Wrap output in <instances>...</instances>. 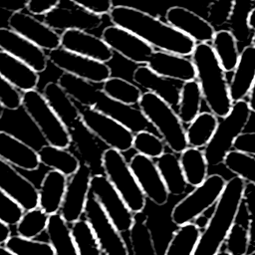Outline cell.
<instances>
[{
    "mask_svg": "<svg viewBox=\"0 0 255 255\" xmlns=\"http://www.w3.org/2000/svg\"><path fill=\"white\" fill-rule=\"evenodd\" d=\"M251 45L255 47V32H254V34H253V36L251 38Z\"/></svg>",
    "mask_w": 255,
    "mask_h": 255,
    "instance_id": "be15d7a7",
    "label": "cell"
},
{
    "mask_svg": "<svg viewBox=\"0 0 255 255\" xmlns=\"http://www.w3.org/2000/svg\"><path fill=\"white\" fill-rule=\"evenodd\" d=\"M235 0H211L207 7V22L213 27H221L232 16Z\"/></svg>",
    "mask_w": 255,
    "mask_h": 255,
    "instance_id": "7dc6e473",
    "label": "cell"
},
{
    "mask_svg": "<svg viewBox=\"0 0 255 255\" xmlns=\"http://www.w3.org/2000/svg\"><path fill=\"white\" fill-rule=\"evenodd\" d=\"M247 255H255V250L252 251V252H250V253H248Z\"/></svg>",
    "mask_w": 255,
    "mask_h": 255,
    "instance_id": "e7e4bbea",
    "label": "cell"
},
{
    "mask_svg": "<svg viewBox=\"0 0 255 255\" xmlns=\"http://www.w3.org/2000/svg\"><path fill=\"white\" fill-rule=\"evenodd\" d=\"M211 47L224 72H233L240 55L238 42L233 33L228 29L215 31Z\"/></svg>",
    "mask_w": 255,
    "mask_h": 255,
    "instance_id": "836d02e7",
    "label": "cell"
},
{
    "mask_svg": "<svg viewBox=\"0 0 255 255\" xmlns=\"http://www.w3.org/2000/svg\"><path fill=\"white\" fill-rule=\"evenodd\" d=\"M37 153L40 163L63 173L67 177L73 175L81 164L80 160L67 148L45 144Z\"/></svg>",
    "mask_w": 255,
    "mask_h": 255,
    "instance_id": "d6a6232c",
    "label": "cell"
},
{
    "mask_svg": "<svg viewBox=\"0 0 255 255\" xmlns=\"http://www.w3.org/2000/svg\"><path fill=\"white\" fill-rule=\"evenodd\" d=\"M251 116L248 102L241 100L233 103L231 111L222 118L216 127L213 136L204 147V155L208 166L223 163L225 155L232 150L233 143L247 126Z\"/></svg>",
    "mask_w": 255,
    "mask_h": 255,
    "instance_id": "8992f818",
    "label": "cell"
},
{
    "mask_svg": "<svg viewBox=\"0 0 255 255\" xmlns=\"http://www.w3.org/2000/svg\"><path fill=\"white\" fill-rule=\"evenodd\" d=\"M165 20L170 26L191 38L195 43L211 42L215 29L193 11L181 7L172 6L165 13Z\"/></svg>",
    "mask_w": 255,
    "mask_h": 255,
    "instance_id": "7402d4cb",
    "label": "cell"
},
{
    "mask_svg": "<svg viewBox=\"0 0 255 255\" xmlns=\"http://www.w3.org/2000/svg\"><path fill=\"white\" fill-rule=\"evenodd\" d=\"M255 80V47L247 45L240 52L238 63L233 71L229 94L233 103L245 100Z\"/></svg>",
    "mask_w": 255,
    "mask_h": 255,
    "instance_id": "484cf974",
    "label": "cell"
},
{
    "mask_svg": "<svg viewBox=\"0 0 255 255\" xmlns=\"http://www.w3.org/2000/svg\"><path fill=\"white\" fill-rule=\"evenodd\" d=\"M4 111H5V109H4V107L0 104V121H1V119H2V117H3V114H4Z\"/></svg>",
    "mask_w": 255,
    "mask_h": 255,
    "instance_id": "94428289",
    "label": "cell"
},
{
    "mask_svg": "<svg viewBox=\"0 0 255 255\" xmlns=\"http://www.w3.org/2000/svg\"><path fill=\"white\" fill-rule=\"evenodd\" d=\"M84 215L105 255H128V246L121 233L95 196L90 192L85 205Z\"/></svg>",
    "mask_w": 255,
    "mask_h": 255,
    "instance_id": "8fae6325",
    "label": "cell"
},
{
    "mask_svg": "<svg viewBox=\"0 0 255 255\" xmlns=\"http://www.w3.org/2000/svg\"><path fill=\"white\" fill-rule=\"evenodd\" d=\"M0 189L24 211L38 207V189L10 163L0 158Z\"/></svg>",
    "mask_w": 255,
    "mask_h": 255,
    "instance_id": "ffe728a7",
    "label": "cell"
},
{
    "mask_svg": "<svg viewBox=\"0 0 255 255\" xmlns=\"http://www.w3.org/2000/svg\"><path fill=\"white\" fill-rule=\"evenodd\" d=\"M128 164L145 198L158 206L164 205L169 193L153 159L135 153Z\"/></svg>",
    "mask_w": 255,
    "mask_h": 255,
    "instance_id": "ac0fdd59",
    "label": "cell"
},
{
    "mask_svg": "<svg viewBox=\"0 0 255 255\" xmlns=\"http://www.w3.org/2000/svg\"><path fill=\"white\" fill-rule=\"evenodd\" d=\"M202 100V93L196 80L181 85L176 114L182 124L189 125L199 115Z\"/></svg>",
    "mask_w": 255,
    "mask_h": 255,
    "instance_id": "8d00e7d4",
    "label": "cell"
},
{
    "mask_svg": "<svg viewBox=\"0 0 255 255\" xmlns=\"http://www.w3.org/2000/svg\"><path fill=\"white\" fill-rule=\"evenodd\" d=\"M252 0H235L232 16L229 20V30L233 33L237 42H246L251 31L247 26V18L252 10Z\"/></svg>",
    "mask_w": 255,
    "mask_h": 255,
    "instance_id": "f6af8a7d",
    "label": "cell"
},
{
    "mask_svg": "<svg viewBox=\"0 0 255 255\" xmlns=\"http://www.w3.org/2000/svg\"><path fill=\"white\" fill-rule=\"evenodd\" d=\"M210 217H211V215H206V212H204V213L200 214L199 216H197L192 222H193L200 230H203V229L207 226V224H208V222H209V220H210Z\"/></svg>",
    "mask_w": 255,
    "mask_h": 255,
    "instance_id": "9f6ffc18",
    "label": "cell"
},
{
    "mask_svg": "<svg viewBox=\"0 0 255 255\" xmlns=\"http://www.w3.org/2000/svg\"><path fill=\"white\" fill-rule=\"evenodd\" d=\"M179 162L187 184L196 187L206 179L208 163L200 148L188 146L180 153Z\"/></svg>",
    "mask_w": 255,
    "mask_h": 255,
    "instance_id": "e575fe53",
    "label": "cell"
},
{
    "mask_svg": "<svg viewBox=\"0 0 255 255\" xmlns=\"http://www.w3.org/2000/svg\"><path fill=\"white\" fill-rule=\"evenodd\" d=\"M146 66L154 73L182 83L196 80V71L191 59L164 51H154Z\"/></svg>",
    "mask_w": 255,
    "mask_h": 255,
    "instance_id": "603a6c76",
    "label": "cell"
},
{
    "mask_svg": "<svg viewBox=\"0 0 255 255\" xmlns=\"http://www.w3.org/2000/svg\"><path fill=\"white\" fill-rule=\"evenodd\" d=\"M90 193L98 200L108 217L120 233L128 232L134 220V214L104 174L91 177Z\"/></svg>",
    "mask_w": 255,
    "mask_h": 255,
    "instance_id": "7c38bea8",
    "label": "cell"
},
{
    "mask_svg": "<svg viewBox=\"0 0 255 255\" xmlns=\"http://www.w3.org/2000/svg\"><path fill=\"white\" fill-rule=\"evenodd\" d=\"M202 98L210 112L224 118L233 106L225 72L208 43H197L191 54Z\"/></svg>",
    "mask_w": 255,
    "mask_h": 255,
    "instance_id": "3957f363",
    "label": "cell"
},
{
    "mask_svg": "<svg viewBox=\"0 0 255 255\" xmlns=\"http://www.w3.org/2000/svg\"><path fill=\"white\" fill-rule=\"evenodd\" d=\"M109 16L115 26L133 33L149 46L160 51L187 57L192 54L196 45L191 38L168 23L134 7L113 6Z\"/></svg>",
    "mask_w": 255,
    "mask_h": 255,
    "instance_id": "6da1fadb",
    "label": "cell"
},
{
    "mask_svg": "<svg viewBox=\"0 0 255 255\" xmlns=\"http://www.w3.org/2000/svg\"><path fill=\"white\" fill-rule=\"evenodd\" d=\"M102 90L110 98L128 106L138 104L142 95L136 85L126 79L112 76L103 83Z\"/></svg>",
    "mask_w": 255,
    "mask_h": 255,
    "instance_id": "f35d334b",
    "label": "cell"
},
{
    "mask_svg": "<svg viewBox=\"0 0 255 255\" xmlns=\"http://www.w3.org/2000/svg\"><path fill=\"white\" fill-rule=\"evenodd\" d=\"M252 2H253V3H254V4H255V0H252Z\"/></svg>",
    "mask_w": 255,
    "mask_h": 255,
    "instance_id": "03108f58",
    "label": "cell"
},
{
    "mask_svg": "<svg viewBox=\"0 0 255 255\" xmlns=\"http://www.w3.org/2000/svg\"><path fill=\"white\" fill-rule=\"evenodd\" d=\"M81 121L85 128L110 148L121 152L132 147L133 133L116 120L87 107H78Z\"/></svg>",
    "mask_w": 255,
    "mask_h": 255,
    "instance_id": "30bf717a",
    "label": "cell"
},
{
    "mask_svg": "<svg viewBox=\"0 0 255 255\" xmlns=\"http://www.w3.org/2000/svg\"><path fill=\"white\" fill-rule=\"evenodd\" d=\"M0 104L4 109L15 111L22 107V94L0 75Z\"/></svg>",
    "mask_w": 255,
    "mask_h": 255,
    "instance_id": "f907efd6",
    "label": "cell"
},
{
    "mask_svg": "<svg viewBox=\"0 0 255 255\" xmlns=\"http://www.w3.org/2000/svg\"><path fill=\"white\" fill-rule=\"evenodd\" d=\"M101 163L105 175L122 196L128 209L133 214L142 212L146 198L123 152L109 147L102 153Z\"/></svg>",
    "mask_w": 255,
    "mask_h": 255,
    "instance_id": "52a82bcc",
    "label": "cell"
},
{
    "mask_svg": "<svg viewBox=\"0 0 255 255\" xmlns=\"http://www.w3.org/2000/svg\"><path fill=\"white\" fill-rule=\"evenodd\" d=\"M79 6L97 15L109 14L113 8V0H71Z\"/></svg>",
    "mask_w": 255,
    "mask_h": 255,
    "instance_id": "816d5d0a",
    "label": "cell"
},
{
    "mask_svg": "<svg viewBox=\"0 0 255 255\" xmlns=\"http://www.w3.org/2000/svg\"><path fill=\"white\" fill-rule=\"evenodd\" d=\"M245 184L238 176L226 181L207 226L201 230L193 255H216L220 251L241 203Z\"/></svg>",
    "mask_w": 255,
    "mask_h": 255,
    "instance_id": "277c9868",
    "label": "cell"
},
{
    "mask_svg": "<svg viewBox=\"0 0 255 255\" xmlns=\"http://www.w3.org/2000/svg\"><path fill=\"white\" fill-rule=\"evenodd\" d=\"M138 109L158 131L161 139L174 153L188 147L185 128L174 109L152 93L144 92L138 101Z\"/></svg>",
    "mask_w": 255,
    "mask_h": 255,
    "instance_id": "5b68a950",
    "label": "cell"
},
{
    "mask_svg": "<svg viewBox=\"0 0 255 255\" xmlns=\"http://www.w3.org/2000/svg\"><path fill=\"white\" fill-rule=\"evenodd\" d=\"M4 246L13 255H55L49 242L27 239L19 235L10 236Z\"/></svg>",
    "mask_w": 255,
    "mask_h": 255,
    "instance_id": "ee69618b",
    "label": "cell"
},
{
    "mask_svg": "<svg viewBox=\"0 0 255 255\" xmlns=\"http://www.w3.org/2000/svg\"><path fill=\"white\" fill-rule=\"evenodd\" d=\"M46 232L55 255H78L71 228L60 212L49 215Z\"/></svg>",
    "mask_w": 255,
    "mask_h": 255,
    "instance_id": "f546056e",
    "label": "cell"
},
{
    "mask_svg": "<svg viewBox=\"0 0 255 255\" xmlns=\"http://www.w3.org/2000/svg\"><path fill=\"white\" fill-rule=\"evenodd\" d=\"M48 219L49 215L40 207L24 211L16 224L17 235L27 239H35L46 231Z\"/></svg>",
    "mask_w": 255,
    "mask_h": 255,
    "instance_id": "60d3db41",
    "label": "cell"
},
{
    "mask_svg": "<svg viewBox=\"0 0 255 255\" xmlns=\"http://www.w3.org/2000/svg\"><path fill=\"white\" fill-rule=\"evenodd\" d=\"M24 209L0 189V220L9 226L16 225Z\"/></svg>",
    "mask_w": 255,
    "mask_h": 255,
    "instance_id": "c3c4849f",
    "label": "cell"
},
{
    "mask_svg": "<svg viewBox=\"0 0 255 255\" xmlns=\"http://www.w3.org/2000/svg\"><path fill=\"white\" fill-rule=\"evenodd\" d=\"M247 26L250 29V31L255 32V6L250 11L248 18H247Z\"/></svg>",
    "mask_w": 255,
    "mask_h": 255,
    "instance_id": "680465c9",
    "label": "cell"
},
{
    "mask_svg": "<svg viewBox=\"0 0 255 255\" xmlns=\"http://www.w3.org/2000/svg\"><path fill=\"white\" fill-rule=\"evenodd\" d=\"M71 231L78 255H103L100 245L86 220L80 219L74 222Z\"/></svg>",
    "mask_w": 255,
    "mask_h": 255,
    "instance_id": "7bdbcfd3",
    "label": "cell"
},
{
    "mask_svg": "<svg viewBox=\"0 0 255 255\" xmlns=\"http://www.w3.org/2000/svg\"><path fill=\"white\" fill-rule=\"evenodd\" d=\"M47 56L48 61L64 73L92 84L104 83L112 76V70L106 63L69 52L61 47L49 51Z\"/></svg>",
    "mask_w": 255,
    "mask_h": 255,
    "instance_id": "4fadbf2b",
    "label": "cell"
},
{
    "mask_svg": "<svg viewBox=\"0 0 255 255\" xmlns=\"http://www.w3.org/2000/svg\"><path fill=\"white\" fill-rule=\"evenodd\" d=\"M248 105H249V108L251 110V112L255 113V80H254V83L252 85V88L249 92V95H248Z\"/></svg>",
    "mask_w": 255,
    "mask_h": 255,
    "instance_id": "6f0895ef",
    "label": "cell"
},
{
    "mask_svg": "<svg viewBox=\"0 0 255 255\" xmlns=\"http://www.w3.org/2000/svg\"><path fill=\"white\" fill-rule=\"evenodd\" d=\"M68 177L57 170H49L38 189V207L48 215L60 211Z\"/></svg>",
    "mask_w": 255,
    "mask_h": 255,
    "instance_id": "f1b7e54d",
    "label": "cell"
},
{
    "mask_svg": "<svg viewBox=\"0 0 255 255\" xmlns=\"http://www.w3.org/2000/svg\"><path fill=\"white\" fill-rule=\"evenodd\" d=\"M218 118L211 112H202L188 125L185 136L188 146L205 147L214 134Z\"/></svg>",
    "mask_w": 255,
    "mask_h": 255,
    "instance_id": "d590c367",
    "label": "cell"
},
{
    "mask_svg": "<svg viewBox=\"0 0 255 255\" xmlns=\"http://www.w3.org/2000/svg\"><path fill=\"white\" fill-rule=\"evenodd\" d=\"M233 148L251 155H255V131L242 132L233 143Z\"/></svg>",
    "mask_w": 255,
    "mask_h": 255,
    "instance_id": "db71d44e",
    "label": "cell"
},
{
    "mask_svg": "<svg viewBox=\"0 0 255 255\" xmlns=\"http://www.w3.org/2000/svg\"><path fill=\"white\" fill-rule=\"evenodd\" d=\"M22 107L48 144L62 148L70 146L72 139L68 129L52 110L43 94L36 90L24 92L22 94Z\"/></svg>",
    "mask_w": 255,
    "mask_h": 255,
    "instance_id": "ba28073f",
    "label": "cell"
},
{
    "mask_svg": "<svg viewBox=\"0 0 255 255\" xmlns=\"http://www.w3.org/2000/svg\"><path fill=\"white\" fill-rule=\"evenodd\" d=\"M60 0H28L26 10L31 15L44 16L57 7Z\"/></svg>",
    "mask_w": 255,
    "mask_h": 255,
    "instance_id": "f5cc1de1",
    "label": "cell"
},
{
    "mask_svg": "<svg viewBox=\"0 0 255 255\" xmlns=\"http://www.w3.org/2000/svg\"><path fill=\"white\" fill-rule=\"evenodd\" d=\"M132 80L135 84L145 89L147 92L154 94L172 109L177 108L180 95V87L174 80L162 77L146 65L138 66L133 74Z\"/></svg>",
    "mask_w": 255,
    "mask_h": 255,
    "instance_id": "cb8c5ba5",
    "label": "cell"
},
{
    "mask_svg": "<svg viewBox=\"0 0 255 255\" xmlns=\"http://www.w3.org/2000/svg\"><path fill=\"white\" fill-rule=\"evenodd\" d=\"M201 230L189 222L178 226L169 240L164 255H193Z\"/></svg>",
    "mask_w": 255,
    "mask_h": 255,
    "instance_id": "74e56055",
    "label": "cell"
},
{
    "mask_svg": "<svg viewBox=\"0 0 255 255\" xmlns=\"http://www.w3.org/2000/svg\"><path fill=\"white\" fill-rule=\"evenodd\" d=\"M216 255H231L229 252H227L226 250H224V251H219Z\"/></svg>",
    "mask_w": 255,
    "mask_h": 255,
    "instance_id": "6125c7cd",
    "label": "cell"
},
{
    "mask_svg": "<svg viewBox=\"0 0 255 255\" xmlns=\"http://www.w3.org/2000/svg\"><path fill=\"white\" fill-rule=\"evenodd\" d=\"M43 96L69 132L83 124L78 106L57 83L49 82L44 87Z\"/></svg>",
    "mask_w": 255,
    "mask_h": 255,
    "instance_id": "4316f807",
    "label": "cell"
},
{
    "mask_svg": "<svg viewBox=\"0 0 255 255\" xmlns=\"http://www.w3.org/2000/svg\"><path fill=\"white\" fill-rule=\"evenodd\" d=\"M242 202L244 203L249 219V250L248 253L255 250V185L246 183Z\"/></svg>",
    "mask_w": 255,
    "mask_h": 255,
    "instance_id": "681fc988",
    "label": "cell"
},
{
    "mask_svg": "<svg viewBox=\"0 0 255 255\" xmlns=\"http://www.w3.org/2000/svg\"><path fill=\"white\" fill-rule=\"evenodd\" d=\"M0 51L24 62L37 73L47 68L48 56L45 51L10 28H0Z\"/></svg>",
    "mask_w": 255,
    "mask_h": 255,
    "instance_id": "d6986e66",
    "label": "cell"
},
{
    "mask_svg": "<svg viewBox=\"0 0 255 255\" xmlns=\"http://www.w3.org/2000/svg\"><path fill=\"white\" fill-rule=\"evenodd\" d=\"M43 22L55 31H91L100 27L103 17L88 11L71 0H60L52 11L43 16Z\"/></svg>",
    "mask_w": 255,
    "mask_h": 255,
    "instance_id": "5bb4252c",
    "label": "cell"
},
{
    "mask_svg": "<svg viewBox=\"0 0 255 255\" xmlns=\"http://www.w3.org/2000/svg\"><path fill=\"white\" fill-rule=\"evenodd\" d=\"M57 84L75 103L82 107L94 109L116 120L132 133L147 130L150 126L139 109L110 98L95 84L67 73H63L59 77Z\"/></svg>",
    "mask_w": 255,
    "mask_h": 255,
    "instance_id": "7a4b0ae2",
    "label": "cell"
},
{
    "mask_svg": "<svg viewBox=\"0 0 255 255\" xmlns=\"http://www.w3.org/2000/svg\"><path fill=\"white\" fill-rule=\"evenodd\" d=\"M112 51L119 53L127 60L136 64H147L153 48L133 33L112 25L106 27L101 37Z\"/></svg>",
    "mask_w": 255,
    "mask_h": 255,
    "instance_id": "e0dca14e",
    "label": "cell"
},
{
    "mask_svg": "<svg viewBox=\"0 0 255 255\" xmlns=\"http://www.w3.org/2000/svg\"><path fill=\"white\" fill-rule=\"evenodd\" d=\"M223 164L235 176L255 185V157L253 155L232 149L225 155Z\"/></svg>",
    "mask_w": 255,
    "mask_h": 255,
    "instance_id": "b9f144b4",
    "label": "cell"
},
{
    "mask_svg": "<svg viewBox=\"0 0 255 255\" xmlns=\"http://www.w3.org/2000/svg\"><path fill=\"white\" fill-rule=\"evenodd\" d=\"M132 148L137 153L149 158H157L165 152V144L161 137L155 135L149 130H141L133 135Z\"/></svg>",
    "mask_w": 255,
    "mask_h": 255,
    "instance_id": "bcb514c9",
    "label": "cell"
},
{
    "mask_svg": "<svg viewBox=\"0 0 255 255\" xmlns=\"http://www.w3.org/2000/svg\"><path fill=\"white\" fill-rule=\"evenodd\" d=\"M0 158L27 171L39 168L40 161L37 151L7 131L0 130Z\"/></svg>",
    "mask_w": 255,
    "mask_h": 255,
    "instance_id": "d4e9b609",
    "label": "cell"
},
{
    "mask_svg": "<svg viewBox=\"0 0 255 255\" xmlns=\"http://www.w3.org/2000/svg\"><path fill=\"white\" fill-rule=\"evenodd\" d=\"M61 48L103 63L111 61L114 52L101 37L83 30H66L61 34Z\"/></svg>",
    "mask_w": 255,
    "mask_h": 255,
    "instance_id": "44dd1931",
    "label": "cell"
},
{
    "mask_svg": "<svg viewBox=\"0 0 255 255\" xmlns=\"http://www.w3.org/2000/svg\"><path fill=\"white\" fill-rule=\"evenodd\" d=\"M0 255H13L8 249H6L5 246L0 244Z\"/></svg>",
    "mask_w": 255,
    "mask_h": 255,
    "instance_id": "91938a15",
    "label": "cell"
},
{
    "mask_svg": "<svg viewBox=\"0 0 255 255\" xmlns=\"http://www.w3.org/2000/svg\"><path fill=\"white\" fill-rule=\"evenodd\" d=\"M226 251L231 255H247L249 250V219L247 209L241 200L234 221L225 239Z\"/></svg>",
    "mask_w": 255,
    "mask_h": 255,
    "instance_id": "1f68e13d",
    "label": "cell"
},
{
    "mask_svg": "<svg viewBox=\"0 0 255 255\" xmlns=\"http://www.w3.org/2000/svg\"><path fill=\"white\" fill-rule=\"evenodd\" d=\"M0 75L20 92L36 90L39 73L24 62L0 51Z\"/></svg>",
    "mask_w": 255,
    "mask_h": 255,
    "instance_id": "83f0119b",
    "label": "cell"
},
{
    "mask_svg": "<svg viewBox=\"0 0 255 255\" xmlns=\"http://www.w3.org/2000/svg\"><path fill=\"white\" fill-rule=\"evenodd\" d=\"M11 236L10 226L0 220V244H4L7 239Z\"/></svg>",
    "mask_w": 255,
    "mask_h": 255,
    "instance_id": "11a10c76",
    "label": "cell"
},
{
    "mask_svg": "<svg viewBox=\"0 0 255 255\" xmlns=\"http://www.w3.org/2000/svg\"><path fill=\"white\" fill-rule=\"evenodd\" d=\"M8 25L11 30L44 51H52L61 46V34L24 10L14 11L8 18Z\"/></svg>",
    "mask_w": 255,
    "mask_h": 255,
    "instance_id": "2e32d148",
    "label": "cell"
},
{
    "mask_svg": "<svg viewBox=\"0 0 255 255\" xmlns=\"http://www.w3.org/2000/svg\"><path fill=\"white\" fill-rule=\"evenodd\" d=\"M226 180L219 174H211L190 193L178 201L170 214L172 222L181 226L192 222L197 216L214 206L220 198Z\"/></svg>",
    "mask_w": 255,
    "mask_h": 255,
    "instance_id": "9c48e42d",
    "label": "cell"
},
{
    "mask_svg": "<svg viewBox=\"0 0 255 255\" xmlns=\"http://www.w3.org/2000/svg\"><path fill=\"white\" fill-rule=\"evenodd\" d=\"M92 170L88 163H81L67 182L60 214L69 224L81 219L90 192Z\"/></svg>",
    "mask_w": 255,
    "mask_h": 255,
    "instance_id": "9a60e30c",
    "label": "cell"
},
{
    "mask_svg": "<svg viewBox=\"0 0 255 255\" xmlns=\"http://www.w3.org/2000/svg\"><path fill=\"white\" fill-rule=\"evenodd\" d=\"M128 232L133 255H157L151 232L146 224V216L142 212L134 215L133 224Z\"/></svg>",
    "mask_w": 255,
    "mask_h": 255,
    "instance_id": "ab89813d",
    "label": "cell"
},
{
    "mask_svg": "<svg viewBox=\"0 0 255 255\" xmlns=\"http://www.w3.org/2000/svg\"><path fill=\"white\" fill-rule=\"evenodd\" d=\"M155 164L168 193L172 195H181L186 191L187 182L179 158L174 152H163L156 158Z\"/></svg>",
    "mask_w": 255,
    "mask_h": 255,
    "instance_id": "4dcf8cb0",
    "label": "cell"
}]
</instances>
